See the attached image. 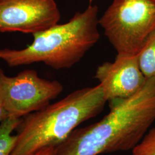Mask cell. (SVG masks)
Returning a JSON list of instances; mask_svg holds the SVG:
<instances>
[{
    "label": "cell",
    "instance_id": "6da1fadb",
    "mask_svg": "<svg viewBox=\"0 0 155 155\" xmlns=\"http://www.w3.org/2000/svg\"><path fill=\"white\" fill-rule=\"evenodd\" d=\"M109 105L107 115L75 129L56 147L54 155H99L133 150L155 121V78H147L133 96Z\"/></svg>",
    "mask_w": 155,
    "mask_h": 155
},
{
    "label": "cell",
    "instance_id": "7a4b0ae2",
    "mask_svg": "<svg viewBox=\"0 0 155 155\" xmlns=\"http://www.w3.org/2000/svg\"><path fill=\"white\" fill-rule=\"evenodd\" d=\"M107 101L100 84L74 91L21 118L10 155H33L61 144L83 122L98 115Z\"/></svg>",
    "mask_w": 155,
    "mask_h": 155
},
{
    "label": "cell",
    "instance_id": "3957f363",
    "mask_svg": "<svg viewBox=\"0 0 155 155\" xmlns=\"http://www.w3.org/2000/svg\"><path fill=\"white\" fill-rule=\"evenodd\" d=\"M98 12L90 0L86 9L77 12L68 22L33 35L27 48L0 50V59L9 67L41 62L56 70L71 68L100 39Z\"/></svg>",
    "mask_w": 155,
    "mask_h": 155
},
{
    "label": "cell",
    "instance_id": "277c9868",
    "mask_svg": "<svg viewBox=\"0 0 155 155\" xmlns=\"http://www.w3.org/2000/svg\"><path fill=\"white\" fill-rule=\"evenodd\" d=\"M99 25L117 54L137 55L155 32V0H113Z\"/></svg>",
    "mask_w": 155,
    "mask_h": 155
},
{
    "label": "cell",
    "instance_id": "5b68a950",
    "mask_svg": "<svg viewBox=\"0 0 155 155\" xmlns=\"http://www.w3.org/2000/svg\"><path fill=\"white\" fill-rule=\"evenodd\" d=\"M63 90L57 81L40 77L34 70L8 77L0 68V104L9 117L22 118L48 105Z\"/></svg>",
    "mask_w": 155,
    "mask_h": 155
},
{
    "label": "cell",
    "instance_id": "8992f818",
    "mask_svg": "<svg viewBox=\"0 0 155 155\" xmlns=\"http://www.w3.org/2000/svg\"><path fill=\"white\" fill-rule=\"evenodd\" d=\"M55 0H0V32L35 35L58 24Z\"/></svg>",
    "mask_w": 155,
    "mask_h": 155
},
{
    "label": "cell",
    "instance_id": "52a82bcc",
    "mask_svg": "<svg viewBox=\"0 0 155 155\" xmlns=\"http://www.w3.org/2000/svg\"><path fill=\"white\" fill-rule=\"evenodd\" d=\"M94 78L99 81L108 102L133 96L147 80L140 68L138 55L117 54L114 61H106L97 67Z\"/></svg>",
    "mask_w": 155,
    "mask_h": 155
},
{
    "label": "cell",
    "instance_id": "ba28073f",
    "mask_svg": "<svg viewBox=\"0 0 155 155\" xmlns=\"http://www.w3.org/2000/svg\"><path fill=\"white\" fill-rule=\"evenodd\" d=\"M138 61L145 77L155 79V32L151 35L139 52Z\"/></svg>",
    "mask_w": 155,
    "mask_h": 155
},
{
    "label": "cell",
    "instance_id": "9c48e42d",
    "mask_svg": "<svg viewBox=\"0 0 155 155\" xmlns=\"http://www.w3.org/2000/svg\"><path fill=\"white\" fill-rule=\"evenodd\" d=\"M21 118L10 117L0 123V155H10L16 140V134L12 132L16 129Z\"/></svg>",
    "mask_w": 155,
    "mask_h": 155
},
{
    "label": "cell",
    "instance_id": "30bf717a",
    "mask_svg": "<svg viewBox=\"0 0 155 155\" xmlns=\"http://www.w3.org/2000/svg\"><path fill=\"white\" fill-rule=\"evenodd\" d=\"M132 155H155V127L150 128L132 150Z\"/></svg>",
    "mask_w": 155,
    "mask_h": 155
},
{
    "label": "cell",
    "instance_id": "8fae6325",
    "mask_svg": "<svg viewBox=\"0 0 155 155\" xmlns=\"http://www.w3.org/2000/svg\"><path fill=\"white\" fill-rule=\"evenodd\" d=\"M56 147H48L40 150L33 155H54Z\"/></svg>",
    "mask_w": 155,
    "mask_h": 155
},
{
    "label": "cell",
    "instance_id": "7c38bea8",
    "mask_svg": "<svg viewBox=\"0 0 155 155\" xmlns=\"http://www.w3.org/2000/svg\"><path fill=\"white\" fill-rule=\"evenodd\" d=\"M9 117H10L9 116L8 113L0 104V123H1L3 121H4Z\"/></svg>",
    "mask_w": 155,
    "mask_h": 155
}]
</instances>
